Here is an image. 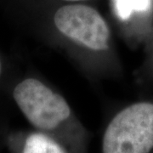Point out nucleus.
<instances>
[{
	"instance_id": "7",
	"label": "nucleus",
	"mask_w": 153,
	"mask_h": 153,
	"mask_svg": "<svg viewBox=\"0 0 153 153\" xmlns=\"http://www.w3.org/2000/svg\"><path fill=\"white\" fill-rule=\"evenodd\" d=\"M2 71H3V65H2L1 59H0V76H1V74H2Z\"/></svg>"
},
{
	"instance_id": "5",
	"label": "nucleus",
	"mask_w": 153,
	"mask_h": 153,
	"mask_svg": "<svg viewBox=\"0 0 153 153\" xmlns=\"http://www.w3.org/2000/svg\"><path fill=\"white\" fill-rule=\"evenodd\" d=\"M116 6L118 16L126 20L130 16L133 10H146L149 0H116Z\"/></svg>"
},
{
	"instance_id": "6",
	"label": "nucleus",
	"mask_w": 153,
	"mask_h": 153,
	"mask_svg": "<svg viewBox=\"0 0 153 153\" xmlns=\"http://www.w3.org/2000/svg\"><path fill=\"white\" fill-rule=\"evenodd\" d=\"M66 2H70V3H80V2H85V1H88V0H63Z\"/></svg>"
},
{
	"instance_id": "2",
	"label": "nucleus",
	"mask_w": 153,
	"mask_h": 153,
	"mask_svg": "<svg viewBox=\"0 0 153 153\" xmlns=\"http://www.w3.org/2000/svg\"><path fill=\"white\" fill-rule=\"evenodd\" d=\"M152 151V103H135L123 109L105 129L101 153H151Z\"/></svg>"
},
{
	"instance_id": "4",
	"label": "nucleus",
	"mask_w": 153,
	"mask_h": 153,
	"mask_svg": "<svg viewBox=\"0 0 153 153\" xmlns=\"http://www.w3.org/2000/svg\"><path fill=\"white\" fill-rule=\"evenodd\" d=\"M20 153H70L55 137L41 131L28 134L22 141Z\"/></svg>"
},
{
	"instance_id": "1",
	"label": "nucleus",
	"mask_w": 153,
	"mask_h": 153,
	"mask_svg": "<svg viewBox=\"0 0 153 153\" xmlns=\"http://www.w3.org/2000/svg\"><path fill=\"white\" fill-rule=\"evenodd\" d=\"M12 96L26 119L38 131L53 136L68 125L71 116L68 103L38 79L28 77L18 82Z\"/></svg>"
},
{
	"instance_id": "3",
	"label": "nucleus",
	"mask_w": 153,
	"mask_h": 153,
	"mask_svg": "<svg viewBox=\"0 0 153 153\" xmlns=\"http://www.w3.org/2000/svg\"><path fill=\"white\" fill-rule=\"evenodd\" d=\"M54 23L66 37L93 50L109 48L110 29L97 10L81 3L60 7L54 15Z\"/></svg>"
}]
</instances>
